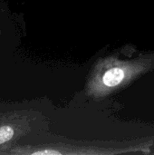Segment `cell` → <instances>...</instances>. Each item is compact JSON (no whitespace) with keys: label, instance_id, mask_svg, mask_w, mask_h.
I'll return each instance as SVG.
<instances>
[{"label":"cell","instance_id":"6da1fadb","mask_svg":"<svg viewBox=\"0 0 154 155\" xmlns=\"http://www.w3.org/2000/svg\"><path fill=\"white\" fill-rule=\"evenodd\" d=\"M137 53L133 45H125L99 57L92 65L84 93L93 101H103L122 91L154 69V52Z\"/></svg>","mask_w":154,"mask_h":155},{"label":"cell","instance_id":"7a4b0ae2","mask_svg":"<svg viewBox=\"0 0 154 155\" xmlns=\"http://www.w3.org/2000/svg\"><path fill=\"white\" fill-rule=\"evenodd\" d=\"M154 137L124 146H103L95 143H51L41 144H16L8 155H114L124 153L152 154Z\"/></svg>","mask_w":154,"mask_h":155},{"label":"cell","instance_id":"3957f363","mask_svg":"<svg viewBox=\"0 0 154 155\" xmlns=\"http://www.w3.org/2000/svg\"><path fill=\"white\" fill-rule=\"evenodd\" d=\"M36 120L29 111L0 113V153L8 155L18 141L33 133Z\"/></svg>","mask_w":154,"mask_h":155},{"label":"cell","instance_id":"277c9868","mask_svg":"<svg viewBox=\"0 0 154 155\" xmlns=\"http://www.w3.org/2000/svg\"><path fill=\"white\" fill-rule=\"evenodd\" d=\"M152 154H154V146H153V150H152Z\"/></svg>","mask_w":154,"mask_h":155},{"label":"cell","instance_id":"5b68a950","mask_svg":"<svg viewBox=\"0 0 154 155\" xmlns=\"http://www.w3.org/2000/svg\"><path fill=\"white\" fill-rule=\"evenodd\" d=\"M0 35H1V29H0Z\"/></svg>","mask_w":154,"mask_h":155},{"label":"cell","instance_id":"8992f818","mask_svg":"<svg viewBox=\"0 0 154 155\" xmlns=\"http://www.w3.org/2000/svg\"><path fill=\"white\" fill-rule=\"evenodd\" d=\"M1 154H2V153H0V155H1Z\"/></svg>","mask_w":154,"mask_h":155}]
</instances>
